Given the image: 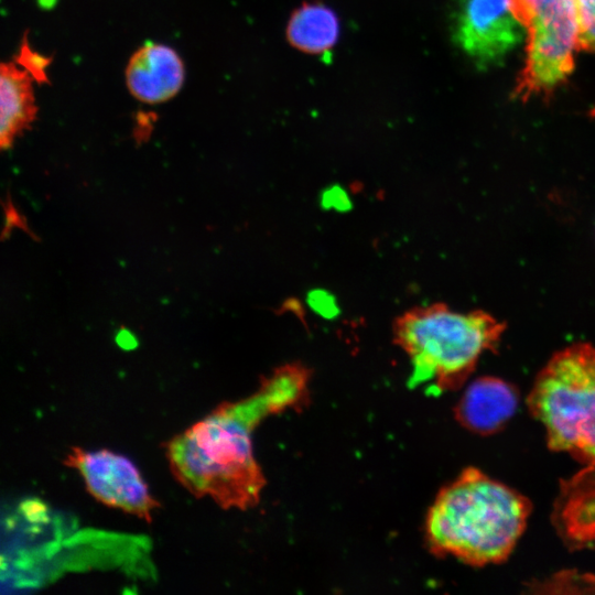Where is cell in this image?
<instances>
[{
	"instance_id": "6da1fadb",
	"label": "cell",
	"mask_w": 595,
	"mask_h": 595,
	"mask_svg": "<svg viewBox=\"0 0 595 595\" xmlns=\"http://www.w3.org/2000/svg\"><path fill=\"white\" fill-rule=\"evenodd\" d=\"M310 377L300 364L282 366L248 398L221 403L169 441L166 456L175 478L224 509L255 507L266 479L253 455L252 432L269 415L301 408Z\"/></svg>"
},
{
	"instance_id": "52a82bcc",
	"label": "cell",
	"mask_w": 595,
	"mask_h": 595,
	"mask_svg": "<svg viewBox=\"0 0 595 595\" xmlns=\"http://www.w3.org/2000/svg\"><path fill=\"white\" fill-rule=\"evenodd\" d=\"M64 464L78 470L87 490L98 501L148 522L152 520L159 501L150 494L137 466L126 456L106 448L72 447Z\"/></svg>"
},
{
	"instance_id": "3957f363",
	"label": "cell",
	"mask_w": 595,
	"mask_h": 595,
	"mask_svg": "<svg viewBox=\"0 0 595 595\" xmlns=\"http://www.w3.org/2000/svg\"><path fill=\"white\" fill-rule=\"evenodd\" d=\"M505 331V322L483 310L458 312L439 303L407 312L396 323L394 338L411 360L409 386L459 389Z\"/></svg>"
},
{
	"instance_id": "5bb4252c",
	"label": "cell",
	"mask_w": 595,
	"mask_h": 595,
	"mask_svg": "<svg viewBox=\"0 0 595 595\" xmlns=\"http://www.w3.org/2000/svg\"><path fill=\"white\" fill-rule=\"evenodd\" d=\"M15 62L25 68L37 82L46 80L45 69L50 63V60L32 51L28 41L23 42L19 57Z\"/></svg>"
},
{
	"instance_id": "9a60e30c",
	"label": "cell",
	"mask_w": 595,
	"mask_h": 595,
	"mask_svg": "<svg viewBox=\"0 0 595 595\" xmlns=\"http://www.w3.org/2000/svg\"><path fill=\"white\" fill-rule=\"evenodd\" d=\"M307 303L315 313L325 318H333L339 312L335 296L324 290L311 291Z\"/></svg>"
},
{
	"instance_id": "7c38bea8",
	"label": "cell",
	"mask_w": 595,
	"mask_h": 595,
	"mask_svg": "<svg viewBox=\"0 0 595 595\" xmlns=\"http://www.w3.org/2000/svg\"><path fill=\"white\" fill-rule=\"evenodd\" d=\"M340 22L327 4L313 1L298 7L290 15L285 37L289 44L310 55H324L337 44Z\"/></svg>"
},
{
	"instance_id": "277c9868",
	"label": "cell",
	"mask_w": 595,
	"mask_h": 595,
	"mask_svg": "<svg viewBox=\"0 0 595 595\" xmlns=\"http://www.w3.org/2000/svg\"><path fill=\"white\" fill-rule=\"evenodd\" d=\"M547 445L583 467H595V346L578 342L555 351L527 397Z\"/></svg>"
},
{
	"instance_id": "7a4b0ae2",
	"label": "cell",
	"mask_w": 595,
	"mask_h": 595,
	"mask_svg": "<svg viewBox=\"0 0 595 595\" xmlns=\"http://www.w3.org/2000/svg\"><path fill=\"white\" fill-rule=\"evenodd\" d=\"M531 510L528 497L467 467L435 497L425 520L426 544L436 556L470 566L501 564L522 537Z\"/></svg>"
},
{
	"instance_id": "2e32d148",
	"label": "cell",
	"mask_w": 595,
	"mask_h": 595,
	"mask_svg": "<svg viewBox=\"0 0 595 595\" xmlns=\"http://www.w3.org/2000/svg\"><path fill=\"white\" fill-rule=\"evenodd\" d=\"M548 588H563L564 586H585L588 591H593L592 588H595V576L593 575H577L572 572H561L559 575H555L551 577L548 582H543L540 584V587Z\"/></svg>"
},
{
	"instance_id": "5b68a950",
	"label": "cell",
	"mask_w": 595,
	"mask_h": 595,
	"mask_svg": "<svg viewBox=\"0 0 595 595\" xmlns=\"http://www.w3.org/2000/svg\"><path fill=\"white\" fill-rule=\"evenodd\" d=\"M526 30V57L512 96L549 97L574 69L578 51L575 0H509Z\"/></svg>"
},
{
	"instance_id": "ac0fdd59",
	"label": "cell",
	"mask_w": 595,
	"mask_h": 595,
	"mask_svg": "<svg viewBox=\"0 0 595 595\" xmlns=\"http://www.w3.org/2000/svg\"><path fill=\"white\" fill-rule=\"evenodd\" d=\"M117 339L121 342L125 346L126 345L125 343L132 344V342L134 340V337H133V334L129 329L121 328L117 333Z\"/></svg>"
},
{
	"instance_id": "30bf717a",
	"label": "cell",
	"mask_w": 595,
	"mask_h": 595,
	"mask_svg": "<svg viewBox=\"0 0 595 595\" xmlns=\"http://www.w3.org/2000/svg\"><path fill=\"white\" fill-rule=\"evenodd\" d=\"M552 520L569 548H595V467H583L562 482Z\"/></svg>"
},
{
	"instance_id": "4fadbf2b",
	"label": "cell",
	"mask_w": 595,
	"mask_h": 595,
	"mask_svg": "<svg viewBox=\"0 0 595 595\" xmlns=\"http://www.w3.org/2000/svg\"><path fill=\"white\" fill-rule=\"evenodd\" d=\"M578 50L595 54V0H575Z\"/></svg>"
},
{
	"instance_id": "9c48e42d",
	"label": "cell",
	"mask_w": 595,
	"mask_h": 595,
	"mask_svg": "<svg viewBox=\"0 0 595 595\" xmlns=\"http://www.w3.org/2000/svg\"><path fill=\"white\" fill-rule=\"evenodd\" d=\"M185 77L180 55L170 46L148 42L130 57L126 84L138 100L154 105L170 100L182 88Z\"/></svg>"
},
{
	"instance_id": "8992f818",
	"label": "cell",
	"mask_w": 595,
	"mask_h": 595,
	"mask_svg": "<svg viewBox=\"0 0 595 595\" xmlns=\"http://www.w3.org/2000/svg\"><path fill=\"white\" fill-rule=\"evenodd\" d=\"M452 36L479 69L502 64L526 41V30L509 0H456Z\"/></svg>"
},
{
	"instance_id": "ba28073f",
	"label": "cell",
	"mask_w": 595,
	"mask_h": 595,
	"mask_svg": "<svg viewBox=\"0 0 595 595\" xmlns=\"http://www.w3.org/2000/svg\"><path fill=\"white\" fill-rule=\"evenodd\" d=\"M519 400V391L512 383L483 376L467 386L454 408V415L469 432L488 436L506 426L515 415Z\"/></svg>"
},
{
	"instance_id": "8fae6325",
	"label": "cell",
	"mask_w": 595,
	"mask_h": 595,
	"mask_svg": "<svg viewBox=\"0 0 595 595\" xmlns=\"http://www.w3.org/2000/svg\"><path fill=\"white\" fill-rule=\"evenodd\" d=\"M32 75L17 62L0 67V144L12 145L15 137L30 127L37 112Z\"/></svg>"
},
{
	"instance_id": "e0dca14e",
	"label": "cell",
	"mask_w": 595,
	"mask_h": 595,
	"mask_svg": "<svg viewBox=\"0 0 595 595\" xmlns=\"http://www.w3.org/2000/svg\"><path fill=\"white\" fill-rule=\"evenodd\" d=\"M322 205L325 208L345 212L350 208L351 202L347 193L342 187L334 185L323 192Z\"/></svg>"
}]
</instances>
